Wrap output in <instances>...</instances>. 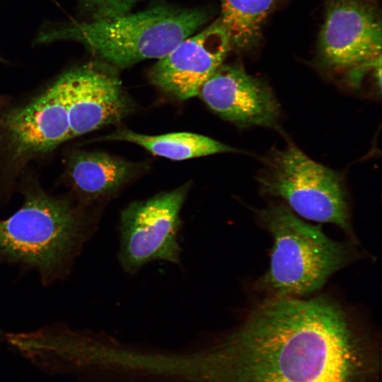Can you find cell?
Here are the masks:
<instances>
[{
	"mask_svg": "<svg viewBox=\"0 0 382 382\" xmlns=\"http://www.w3.org/2000/svg\"><path fill=\"white\" fill-rule=\"evenodd\" d=\"M320 64L350 71L355 85L369 68L381 64V21L373 0H326L318 41Z\"/></svg>",
	"mask_w": 382,
	"mask_h": 382,
	"instance_id": "cell-6",
	"label": "cell"
},
{
	"mask_svg": "<svg viewBox=\"0 0 382 382\" xmlns=\"http://www.w3.org/2000/svg\"><path fill=\"white\" fill-rule=\"evenodd\" d=\"M209 19L208 12L203 9L158 5L112 18L46 28L36 41L74 40L105 62L123 69L164 57Z\"/></svg>",
	"mask_w": 382,
	"mask_h": 382,
	"instance_id": "cell-3",
	"label": "cell"
},
{
	"mask_svg": "<svg viewBox=\"0 0 382 382\" xmlns=\"http://www.w3.org/2000/svg\"><path fill=\"white\" fill-rule=\"evenodd\" d=\"M68 111L70 138L121 121L132 105L112 66L93 62L59 76Z\"/></svg>",
	"mask_w": 382,
	"mask_h": 382,
	"instance_id": "cell-8",
	"label": "cell"
},
{
	"mask_svg": "<svg viewBox=\"0 0 382 382\" xmlns=\"http://www.w3.org/2000/svg\"><path fill=\"white\" fill-rule=\"evenodd\" d=\"M273 238L268 270L256 288L267 298H302L320 289L351 260L349 247L305 222L286 204L272 202L258 212Z\"/></svg>",
	"mask_w": 382,
	"mask_h": 382,
	"instance_id": "cell-4",
	"label": "cell"
},
{
	"mask_svg": "<svg viewBox=\"0 0 382 382\" xmlns=\"http://www.w3.org/2000/svg\"><path fill=\"white\" fill-rule=\"evenodd\" d=\"M103 139L134 143L154 155L175 161L238 151L217 140L191 132L147 135L121 129L106 135Z\"/></svg>",
	"mask_w": 382,
	"mask_h": 382,
	"instance_id": "cell-13",
	"label": "cell"
},
{
	"mask_svg": "<svg viewBox=\"0 0 382 382\" xmlns=\"http://www.w3.org/2000/svg\"><path fill=\"white\" fill-rule=\"evenodd\" d=\"M198 96L223 119L240 127H274L279 119L273 92L241 66L221 64Z\"/></svg>",
	"mask_w": 382,
	"mask_h": 382,
	"instance_id": "cell-11",
	"label": "cell"
},
{
	"mask_svg": "<svg viewBox=\"0 0 382 382\" xmlns=\"http://www.w3.org/2000/svg\"><path fill=\"white\" fill-rule=\"evenodd\" d=\"M366 344L328 296L267 298L219 350V382H355Z\"/></svg>",
	"mask_w": 382,
	"mask_h": 382,
	"instance_id": "cell-1",
	"label": "cell"
},
{
	"mask_svg": "<svg viewBox=\"0 0 382 382\" xmlns=\"http://www.w3.org/2000/svg\"><path fill=\"white\" fill-rule=\"evenodd\" d=\"M140 0H81L92 19L108 18L131 11Z\"/></svg>",
	"mask_w": 382,
	"mask_h": 382,
	"instance_id": "cell-15",
	"label": "cell"
},
{
	"mask_svg": "<svg viewBox=\"0 0 382 382\" xmlns=\"http://www.w3.org/2000/svg\"><path fill=\"white\" fill-rule=\"evenodd\" d=\"M231 47L229 37L218 18L158 59L150 71V80L178 99L197 96L222 64Z\"/></svg>",
	"mask_w": 382,
	"mask_h": 382,
	"instance_id": "cell-9",
	"label": "cell"
},
{
	"mask_svg": "<svg viewBox=\"0 0 382 382\" xmlns=\"http://www.w3.org/2000/svg\"><path fill=\"white\" fill-rule=\"evenodd\" d=\"M140 165L100 151H76L66 167L68 183L80 197L91 202L115 194L136 175Z\"/></svg>",
	"mask_w": 382,
	"mask_h": 382,
	"instance_id": "cell-12",
	"label": "cell"
},
{
	"mask_svg": "<svg viewBox=\"0 0 382 382\" xmlns=\"http://www.w3.org/2000/svg\"><path fill=\"white\" fill-rule=\"evenodd\" d=\"M189 188L186 184L158 193L132 202L122 212L119 259L127 272L152 261L180 262V213Z\"/></svg>",
	"mask_w": 382,
	"mask_h": 382,
	"instance_id": "cell-7",
	"label": "cell"
},
{
	"mask_svg": "<svg viewBox=\"0 0 382 382\" xmlns=\"http://www.w3.org/2000/svg\"><path fill=\"white\" fill-rule=\"evenodd\" d=\"M23 195L21 208L0 220V264L34 270L45 286L64 280L95 232L97 216L88 204L40 187H29Z\"/></svg>",
	"mask_w": 382,
	"mask_h": 382,
	"instance_id": "cell-2",
	"label": "cell"
},
{
	"mask_svg": "<svg viewBox=\"0 0 382 382\" xmlns=\"http://www.w3.org/2000/svg\"><path fill=\"white\" fill-rule=\"evenodd\" d=\"M257 181L261 192L281 198L302 217L352 233L342 177L294 145L274 149L265 156Z\"/></svg>",
	"mask_w": 382,
	"mask_h": 382,
	"instance_id": "cell-5",
	"label": "cell"
},
{
	"mask_svg": "<svg viewBox=\"0 0 382 382\" xmlns=\"http://www.w3.org/2000/svg\"><path fill=\"white\" fill-rule=\"evenodd\" d=\"M0 126L13 158H28L70 139L68 111L59 77L38 97L2 116Z\"/></svg>",
	"mask_w": 382,
	"mask_h": 382,
	"instance_id": "cell-10",
	"label": "cell"
},
{
	"mask_svg": "<svg viewBox=\"0 0 382 382\" xmlns=\"http://www.w3.org/2000/svg\"><path fill=\"white\" fill-rule=\"evenodd\" d=\"M219 20L231 46L246 49L257 42L262 23L279 0H219Z\"/></svg>",
	"mask_w": 382,
	"mask_h": 382,
	"instance_id": "cell-14",
	"label": "cell"
},
{
	"mask_svg": "<svg viewBox=\"0 0 382 382\" xmlns=\"http://www.w3.org/2000/svg\"><path fill=\"white\" fill-rule=\"evenodd\" d=\"M4 337L3 332L0 330V340Z\"/></svg>",
	"mask_w": 382,
	"mask_h": 382,
	"instance_id": "cell-16",
	"label": "cell"
}]
</instances>
